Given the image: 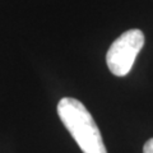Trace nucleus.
<instances>
[{"mask_svg": "<svg viewBox=\"0 0 153 153\" xmlns=\"http://www.w3.org/2000/svg\"><path fill=\"white\" fill-rule=\"evenodd\" d=\"M143 153H153V138L146 142L144 147H143Z\"/></svg>", "mask_w": 153, "mask_h": 153, "instance_id": "nucleus-3", "label": "nucleus"}, {"mask_svg": "<svg viewBox=\"0 0 153 153\" xmlns=\"http://www.w3.org/2000/svg\"><path fill=\"white\" fill-rule=\"evenodd\" d=\"M57 115L83 153H107L92 115L75 98L64 97L57 103Z\"/></svg>", "mask_w": 153, "mask_h": 153, "instance_id": "nucleus-1", "label": "nucleus"}, {"mask_svg": "<svg viewBox=\"0 0 153 153\" xmlns=\"http://www.w3.org/2000/svg\"><path fill=\"white\" fill-rule=\"evenodd\" d=\"M144 45V35L140 30H129L112 42L106 54L110 71L116 76H125L131 70L138 54Z\"/></svg>", "mask_w": 153, "mask_h": 153, "instance_id": "nucleus-2", "label": "nucleus"}]
</instances>
